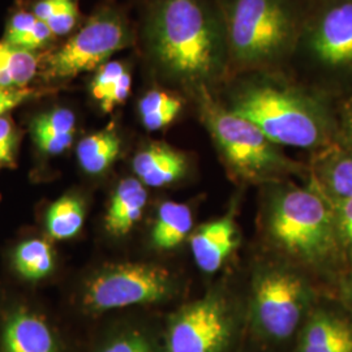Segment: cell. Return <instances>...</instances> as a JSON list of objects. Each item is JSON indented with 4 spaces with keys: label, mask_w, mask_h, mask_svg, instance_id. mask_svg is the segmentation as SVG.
I'll return each mask as SVG.
<instances>
[{
    "label": "cell",
    "mask_w": 352,
    "mask_h": 352,
    "mask_svg": "<svg viewBox=\"0 0 352 352\" xmlns=\"http://www.w3.org/2000/svg\"><path fill=\"white\" fill-rule=\"evenodd\" d=\"M151 50L164 69L189 80L213 75L221 63V39L197 0H164L153 17Z\"/></svg>",
    "instance_id": "6da1fadb"
},
{
    "label": "cell",
    "mask_w": 352,
    "mask_h": 352,
    "mask_svg": "<svg viewBox=\"0 0 352 352\" xmlns=\"http://www.w3.org/2000/svg\"><path fill=\"white\" fill-rule=\"evenodd\" d=\"M269 231L282 250L305 264L324 270L346 265L336 210L312 186L278 196L270 209Z\"/></svg>",
    "instance_id": "7a4b0ae2"
},
{
    "label": "cell",
    "mask_w": 352,
    "mask_h": 352,
    "mask_svg": "<svg viewBox=\"0 0 352 352\" xmlns=\"http://www.w3.org/2000/svg\"><path fill=\"white\" fill-rule=\"evenodd\" d=\"M231 113L251 122L278 145L302 149L333 145L334 126L327 109L292 90L251 87L235 98Z\"/></svg>",
    "instance_id": "3957f363"
},
{
    "label": "cell",
    "mask_w": 352,
    "mask_h": 352,
    "mask_svg": "<svg viewBox=\"0 0 352 352\" xmlns=\"http://www.w3.org/2000/svg\"><path fill=\"white\" fill-rule=\"evenodd\" d=\"M316 304L308 283L283 269L260 274L247 314V336L272 352H289Z\"/></svg>",
    "instance_id": "277c9868"
},
{
    "label": "cell",
    "mask_w": 352,
    "mask_h": 352,
    "mask_svg": "<svg viewBox=\"0 0 352 352\" xmlns=\"http://www.w3.org/2000/svg\"><path fill=\"white\" fill-rule=\"evenodd\" d=\"M166 352H236L247 336V318L219 294L188 302L167 318Z\"/></svg>",
    "instance_id": "5b68a950"
},
{
    "label": "cell",
    "mask_w": 352,
    "mask_h": 352,
    "mask_svg": "<svg viewBox=\"0 0 352 352\" xmlns=\"http://www.w3.org/2000/svg\"><path fill=\"white\" fill-rule=\"evenodd\" d=\"M173 292L174 279L162 266L110 265L87 282L82 307L89 314H102L132 305L164 302L173 296Z\"/></svg>",
    "instance_id": "8992f818"
},
{
    "label": "cell",
    "mask_w": 352,
    "mask_h": 352,
    "mask_svg": "<svg viewBox=\"0 0 352 352\" xmlns=\"http://www.w3.org/2000/svg\"><path fill=\"white\" fill-rule=\"evenodd\" d=\"M206 119L214 139L227 162L240 175L251 180L267 177L295 170L274 146L276 144L251 122L238 115L217 109L208 102Z\"/></svg>",
    "instance_id": "52a82bcc"
},
{
    "label": "cell",
    "mask_w": 352,
    "mask_h": 352,
    "mask_svg": "<svg viewBox=\"0 0 352 352\" xmlns=\"http://www.w3.org/2000/svg\"><path fill=\"white\" fill-rule=\"evenodd\" d=\"M129 45L124 23L111 12H102L69 38L45 62V76L51 80L72 78L100 68L119 50Z\"/></svg>",
    "instance_id": "ba28073f"
},
{
    "label": "cell",
    "mask_w": 352,
    "mask_h": 352,
    "mask_svg": "<svg viewBox=\"0 0 352 352\" xmlns=\"http://www.w3.org/2000/svg\"><path fill=\"white\" fill-rule=\"evenodd\" d=\"M291 34L289 12L279 0H236L230 39L240 60L256 62L282 50Z\"/></svg>",
    "instance_id": "9c48e42d"
},
{
    "label": "cell",
    "mask_w": 352,
    "mask_h": 352,
    "mask_svg": "<svg viewBox=\"0 0 352 352\" xmlns=\"http://www.w3.org/2000/svg\"><path fill=\"white\" fill-rule=\"evenodd\" d=\"M289 352H352V314L337 302H316Z\"/></svg>",
    "instance_id": "30bf717a"
},
{
    "label": "cell",
    "mask_w": 352,
    "mask_h": 352,
    "mask_svg": "<svg viewBox=\"0 0 352 352\" xmlns=\"http://www.w3.org/2000/svg\"><path fill=\"white\" fill-rule=\"evenodd\" d=\"M0 352H62V346L43 316L20 307L3 321Z\"/></svg>",
    "instance_id": "8fae6325"
},
{
    "label": "cell",
    "mask_w": 352,
    "mask_h": 352,
    "mask_svg": "<svg viewBox=\"0 0 352 352\" xmlns=\"http://www.w3.org/2000/svg\"><path fill=\"white\" fill-rule=\"evenodd\" d=\"M316 56L330 67L352 65V1L330 8L312 38Z\"/></svg>",
    "instance_id": "7c38bea8"
},
{
    "label": "cell",
    "mask_w": 352,
    "mask_h": 352,
    "mask_svg": "<svg viewBox=\"0 0 352 352\" xmlns=\"http://www.w3.org/2000/svg\"><path fill=\"white\" fill-rule=\"evenodd\" d=\"M336 209L352 199V149L333 144L316 164L312 184Z\"/></svg>",
    "instance_id": "4fadbf2b"
},
{
    "label": "cell",
    "mask_w": 352,
    "mask_h": 352,
    "mask_svg": "<svg viewBox=\"0 0 352 352\" xmlns=\"http://www.w3.org/2000/svg\"><path fill=\"white\" fill-rule=\"evenodd\" d=\"M236 245V226L231 215L202 225L190 236L195 261L205 273H215Z\"/></svg>",
    "instance_id": "5bb4252c"
},
{
    "label": "cell",
    "mask_w": 352,
    "mask_h": 352,
    "mask_svg": "<svg viewBox=\"0 0 352 352\" xmlns=\"http://www.w3.org/2000/svg\"><path fill=\"white\" fill-rule=\"evenodd\" d=\"M133 170L142 184L164 187L186 174L187 162L182 153L168 145L151 144L136 154Z\"/></svg>",
    "instance_id": "9a60e30c"
},
{
    "label": "cell",
    "mask_w": 352,
    "mask_h": 352,
    "mask_svg": "<svg viewBox=\"0 0 352 352\" xmlns=\"http://www.w3.org/2000/svg\"><path fill=\"white\" fill-rule=\"evenodd\" d=\"M148 192L139 179L122 180L113 192L106 214V228L115 236L126 235L144 213Z\"/></svg>",
    "instance_id": "2e32d148"
},
{
    "label": "cell",
    "mask_w": 352,
    "mask_h": 352,
    "mask_svg": "<svg viewBox=\"0 0 352 352\" xmlns=\"http://www.w3.org/2000/svg\"><path fill=\"white\" fill-rule=\"evenodd\" d=\"M75 129V113L62 107L39 115L32 123L38 148L47 154H60L67 151L72 145Z\"/></svg>",
    "instance_id": "e0dca14e"
},
{
    "label": "cell",
    "mask_w": 352,
    "mask_h": 352,
    "mask_svg": "<svg viewBox=\"0 0 352 352\" xmlns=\"http://www.w3.org/2000/svg\"><path fill=\"white\" fill-rule=\"evenodd\" d=\"M193 226L190 208L184 204L164 202L157 214L151 240L157 248L173 250L188 236Z\"/></svg>",
    "instance_id": "ac0fdd59"
},
{
    "label": "cell",
    "mask_w": 352,
    "mask_h": 352,
    "mask_svg": "<svg viewBox=\"0 0 352 352\" xmlns=\"http://www.w3.org/2000/svg\"><path fill=\"white\" fill-rule=\"evenodd\" d=\"M132 77L126 65L119 62H109L98 68L91 82V96L100 102L102 111L111 113L124 103L131 93Z\"/></svg>",
    "instance_id": "d6986e66"
},
{
    "label": "cell",
    "mask_w": 352,
    "mask_h": 352,
    "mask_svg": "<svg viewBox=\"0 0 352 352\" xmlns=\"http://www.w3.org/2000/svg\"><path fill=\"white\" fill-rule=\"evenodd\" d=\"M120 153V139L113 129L91 133L77 145V160L84 171L98 175L106 171Z\"/></svg>",
    "instance_id": "ffe728a7"
},
{
    "label": "cell",
    "mask_w": 352,
    "mask_h": 352,
    "mask_svg": "<svg viewBox=\"0 0 352 352\" xmlns=\"http://www.w3.org/2000/svg\"><path fill=\"white\" fill-rule=\"evenodd\" d=\"M94 352H166L164 333L145 327H124L109 333Z\"/></svg>",
    "instance_id": "44dd1931"
},
{
    "label": "cell",
    "mask_w": 352,
    "mask_h": 352,
    "mask_svg": "<svg viewBox=\"0 0 352 352\" xmlns=\"http://www.w3.org/2000/svg\"><path fill=\"white\" fill-rule=\"evenodd\" d=\"M38 58L32 51L0 41V88L21 89L37 75Z\"/></svg>",
    "instance_id": "7402d4cb"
},
{
    "label": "cell",
    "mask_w": 352,
    "mask_h": 352,
    "mask_svg": "<svg viewBox=\"0 0 352 352\" xmlns=\"http://www.w3.org/2000/svg\"><path fill=\"white\" fill-rule=\"evenodd\" d=\"M54 37L49 25L33 13L17 12L10 19L3 41L17 49L34 52L45 47Z\"/></svg>",
    "instance_id": "603a6c76"
},
{
    "label": "cell",
    "mask_w": 352,
    "mask_h": 352,
    "mask_svg": "<svg viewBox=\"0 0 352 352\" xmlns=\"http://www.w3.org/2000/svg\"><path fill=\"white\" fill-rule=\"evenodd\" d=\"M84 219V202L76 196H64L51 205L46 217V226L52 239H69L78 234Z\"/></svg>",
    "instance_id": "cb8c5ba5"
},
{
    "label": "cell",
    "mask_w": 352,
    "mask_h": 352,
    "mask_svg": "<svg viewBox=\"0 0 352 352\" xmlns=\"http://www.w3.org/2000/svg\"><path fill=\"white\" fill-rule=\"evenodd\" d=\"M13 263L23 277L38 280L54 269V252L46 240H26L14 251Z\"/></svg>",
    "instance_id": "d4e9b609"
},
{
    "label": "cell",
    "mask_w": 352,
    "mask_h": 352,
    "mask_svg": "<svg viewBox=\"0 0 352 352\" xmlns=\"http://www.w3.org/2000/svg\"><path fill=\"white\" fill-rule=\"evenodd\" d=\"M334 210L340 247L349 269L352 267V199L340 204Z\"/></svg>",
    "instance_id": "484cf974"
},
{
    "label": "cell",
    "mask_w": 352,
    "mask_h": 352,
    "mask_svg": "<svg viewBox=\"0 0 352 352\" xmlns=\"http://www.w3.org/2000/svg\"><path fill=\"white\" fill-rule=\"evenodd\" d=\"M168 110H182V101L164 90H151L146 93L139 103L140 116H151Z\"/></svg>",
    "instance_id": "4316f807"
},
{
    "label": "cell",
    "mask_w": 352,
    "mask_h": 352,
    "mask_svg": "<svg viewBox=\"0 0 352 352\" xmlns=\"http://www.w3.org/2000/svg\"><path fill=\"white\" fill-rule=\"evenodd\" d=\"M77 19H78L77 0H62L60 6L51 17L47 25L55 37L65 36L75 28Z\"/></svg>",
    "instance_id": "83f0119b"
},
{
    "label": "cell",
    "mask_w": 352,
    "mask_h": 352,
    "mask_svg": "<svg viewBox=\"0 0 352 352\" xmlns=\"http://www.w3.org/2000/svg\"><path fill=\"white\" fill-rule=\"evenodd\" d=\"M17 148V135L12 120L0 118V166H12Z\"/></svg>",
    "instance_id": "f1b7e54d"
},
{
    "label": "cell",
    "mask_w": 352,
    "mask_h": 352,
    "mask_svg": "<svg viewBox=\"0 0 352 352\" xmlns=\"http://www.w3.org/2000/svg\"><path fill=\"white\" fill-rule=\"evenodd\" d=\"M32 89H1L0 88V118L6 116L14 107L20 106L33 96Z\"/></svg>",
    "instance_id": "f546056e"
},
{
    "label": "cell",
    "mask_w": 352,
    "mask_h": 352,
    "mask_svg": "<svg viewBox=\"0 0 352 352\" xmlns=\"http://www.w3.org/2000/svg\"><path fill=\"white\" fill-rule=\"evenodd\" d=\"M340 144L352 149V97L343 104L340 113Z\"/></svg>",
    "instance_id": "4dcf8cb0"
},
{
    "label": "cell",
    "mask_w": 352,
    "mask_h": 352,
    "mask_svg": "<svg viewBox=\"0 0 352 352\" xmlns=\"http://www.w3.org/2000/svg\"><path fill=\"white\" fill-rule=\"evenodd\" d=\"M60 3L62 0H38L32 8V13L37 17L38 20L47 24L51 17L54 16V13L56 12Z\"/></svg>",
    "instance_id": "1f68e13d"
},
{
    "label": "cell",
    "mask_w": 352,
    "mask_h": 352,
    "mask_svg": "<svg viewBox=\"0 0 352 352\" xmlns=\"http://www.w3.org/2000/svg\"><path fill=\"white\" fill-rule=\"evenodd\" d=\"M338 299L352 314V267H349L340 278Z\"/></svg>",
    "instance_id": "d6a6232c"
},
{
    "label": "cell",
    "mask_w": 352,
    "mask_h": 352,
    "mask_svg": "<svg viewBox=\"0 0 352 352\" xmlns=\"http://www.w3.org/2000/svg\"><path fill=\"white\" fill-rule=\"evenodd\" d=\"M243 347L244 346H241L236 352H272L266 350L264 347H261V346H258V344H256V343H253V342H252V349H250V350H243Z\"/></svg>",
    "instance_id": "836d02e7"
}]
</instances>
